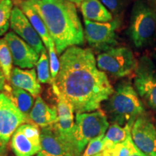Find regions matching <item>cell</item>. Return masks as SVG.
<instances>
[{"label": "cell", "instance_id": "1", "mask_svg": "<svg viewBox=\"0 0 156 156\" xmlns=\"http://www.w3.org/2000/svg\"><path fill=\"white\" fill-rule=\"evenodd\" d=\"M59 61L56 85L75 113L99 110L114 89L106 73L98 67L93 51L72 46L64 51Z\"/></svg>", "mask_w": 156, "mask_h": 156}, {"label": "cell", "instance_id": "2", "mask_svg": "<svg viewBox=\"0 0 156 156\" xmlns=\"http://www.w3.org/2000/svg\"><path fill=\"white\" fill-rule=\"evenodd\" d=\"M26 2L44 21L58 54L62 55L68 48L84 44V30L75 4L65 0Z\"/></svg>", "mask_w": 156, "mask_h": 156}, {"label": "cell", "instance_id": "3", "mask_svg": "<svg viewBox=\"0 0 156 156\" xmlns=\"http://www.w3.org/2000/svg\"><path fill=\"white\" fill-rule=\"evenodd\" d=\"M105 102V113L112 124H134L138 117L145 114L142 101L129 81L119 83Z\"/></svg>", "mask_w": 156, "mask_h": 156}, {"label": "cell", "instance_id": "4", "mask_svg": "<svg viewBox=\"0 0 156 156\" xmlns=\"http://www.w3.org/2000/svg\"><path fill=\"white\" fill-rule=\"evenodd\" d=\"M110 126L103 111L76 114L75 125L67 147L71 156H81L89 142L104 135Z\"/></svg>", "mask_w": 156, "mask_h": 156}, {"label": "cell", "instance_id": "5", "mask_svg": "<svg viewBox=\"0 0 156 156\" xmlns=\"http://www.w3.org/2000/svg\"><path fill=\"white\" fill-rule=\"evenodd\" d=\"M127 34L137 48L151 46L156 40V10L147 0H136L132 7Z\"/></svg>", "mask_w": 156, "mask_h": 156}, {"label": "cell", "instance_id": "6", "mask_svg": "<svg viewBox=\"0 0 156 156\" xmlns=\"http://www.w3.org/2000/svg\"><path fill=\"white\" fill-rule=\"evenodd\" d=\"M96 62L99 69L118 78L127 77L135 73L138 64L132 51L122 46L99 53Z\"/></svg>", "mask_w": 156, "mask_h": 156}, {"label": "cell", "instance_id": "7", "mask_svg": "<svg viewBox=\"0 0 156 156\" xmlns=\"http://www.w3.org/2000/svg\"><path fill=\"white\" fill-rule=\"evenodd\" d=\"M85 39L91 48L97 52H103L116 46L119 41L116 30L120 26L118 17L108 23L84 20Z\"/></svg>", "mask_w": 156, "mask_h": 156}, {"label": "cell", "instance_id": "8", "mask_svg": "<svg viewBox=\"0 0 156 156\" xmlns=\"http://www.w3.org/2000/svg\"><path fill=\"white\" fill-rule=\"evenodd\" d=\"M134 78V88L152 110L156 112V68L153 61L143 56L138 62Z\"/></svg>", "mask_w": 156, "mask_h": 156}, {"label": "cell", "instance_id": "9", "mask_svg": "<svg viewBox=\"0 0 156 156\" xmlns=\"http://www.w3.org/2000/svg\"><path fill=\"white\" fill-rule=\"evenodd\" d=\"M31 123L5 93H0V150L7 147L20 126Z\"/></svg>", "mask_w": 156, "mask_h": 156}, {"label": "cell", "instance_id": "10", "mask_svg": "<svg viewBox=\"0 0 156 156\" xmlns=\"http://www.w3.org/2000/svg\"><path fill=\"white\" fill-rule=\"evenodd\" d=\"M10 140L11 149L15 156H34L41 151V130L33 123L20 126Z\"/></svg>", "mask_w": 156, "mask_h": 156}, {"label": "cell", "instance_id": "11", "mask_svg": "<svg viewBox=\"0 0 156 156\" xmlns=\"http://www.w3.org/2000/svg\"><path fill=\"white\" fill-rule=\"evenodd\" d=\"M134 144L147 156H156V126L147 114L138 117L132 128Z\"/></svg>", "mask_w": 156, "mask_h": 156}, {"label": "cell", "instance_id": "12", "mask_svg": "<svg viewBox=\"0 0 156 156\" xmlns=\"http://www.w3.org/2000/svg\"><path fill=\"white\" fill-rule=\"evenodd\" d=\"M4 38L10 50L15 65L21 69H33L36 67L40 55L30 45L12 31L5 34Z\"/></svg>", "mask_w": 156, "mask_h": 156}, {"label": "cell", "instance_id": "13", "mask_svg": "<svg viewBox=\"0 0 156 156\" xmlns=\"http://www.w3.org/2000/svg\"><path fill=\"white\" fill-rule=\"evenodd\" d=\"M10 28L17 36L30 45L39 55L46 49L41 38L32 26L28 17L17 6L13 7L10 19Z\"/></svg>", "mask_w": 156, "mask_h": 156}, {"label": "cell", "instance_id": "14", "mask_svg": "<svg viewBox=\"0 0 156 156\" xmlns=\"http://www.w3.org/2000/svg\"><path fill=\"white\" fill-rule=\"evenodd\" d=\"M10 83L12 85L21 88L30 93L33 96H40L42 87L39 83L36 69H23L14 67L11 74Z\"/></svg>", "mask_w": 156, "mask_h": 156}, {"label": "cell", "instance_id": "15", "mask_svg": "<svg viewBox=\"0 0 156 156\" xmlns=\"http://www.w3.org/2000/svg\"><path fill=\"white\" fill-rule=\"evenodd\" d=\"M41 156H71L67 146L58 137L53 126L41 129Z\"/></svg>", "mask_w": 156, "mask_h": 156}, {"label": "cell", "instance_id": "16", "mask_svg": "<svg viewBox=\"0 0 156 156\" xmlns=\"http://www.w3.org/2000/svg\"><path fill=\"white\" fill-rule=\"evenodd\" d=\"M29 119L38 127L45 128L54 125L58 121L56 107L50 106L41 96L36 98Z\"/></svg>", "mask_w": 156, "mask_h": 156}, {"label": "cell", "instance_id": "17", "mask_svg": "<svg viewBox=\"0 0 156 156\" xmlns=\"http://www.w3.org/2000/svg\"><path fill=\"white\" fill-rule=\"evenodd\" d=\"M80 7L84 20L108 23L114 20L112 12L99 0H83Z\"/></svg>", "mask_w": 156, "mask_h": 156}, {"label": "cell", "instance_id": "18", "mask_svg": "<svg viewBox=\"0 0 156 156\" xmlns=\"http://www.w3.org/2000/svg\"><path fill=\"white\" fill-rule=\"evenodd\" d=\"M5 93L10 98L17 108L29 119V115L35 103L34 96L24 90L8 84L5 87Z\"/></svg>", "mask_w": 156, "mask_h": 156}, {"label": "cell", "instance_id": "19", "mask_svg": "<svg viewBox=\"0 0 156 156\" xmlns=\"http://www.w3.org/2000/svg\"><path fill=\"white\" fill-rule=\"evenodd\" d=\"M20 8L23 13L28 17L32 26L40 36L44 46H46V48H48L52 39L51 38L49 32H48L44 21L39 16L37 12L27 2L26 0L20 2Z\"/></svg>", "mask_w": 156, "mask_h": 156}, {"label": "cell", "instance_id": "20", "mask_svg": "<svg viewBox=\"0 0 156 156\" xmlns=\"http://www.w3.org/2000/svg\"><path fill=\"white\" fill-rule=\"evenodd\" d=\"M133 124L121 126L117 124H112L103 137L104 148L121 143L132 136V128Z\"/></svg>", "mask_w": 156, "mask_h": 156}, {"label": "cell", "instance_id": "21", "mask_svg": "<svg viewBox=\"0 0 156 156\" xmlns=\"http://www.w3.org/2000/svg\"><path fill=\"white\" fill-rule=\"evenodd\" d=\"M13 59L10 50L5 38L0 39V66L5 73L7 83H10Z\"/></svg>", "mask_w": 156, "mask_h": 156}, {"label": "cell", "instance_id": "22", "mask_svg": "<svg viewBox=\"0 0 156 156\" xmlns=\"http://www.w3.org/2000/svg\"><path fill=\"white\" fill-rule=\"evenodd\" d=\"M49 61L47 54V50L45 49L41 54L38 63L36 64V73L40 83L53 85L55 82L52 80L49 69Z\"/></svg>", "mask_w": 156, "mask_h": 156}, {"label": "cell", "instance_id": "23", "mask_svg": "<svg viewBox=\"0 0 156 156\" xmlns=\"http://www.w3.org/2000/svg\"><path fill=\"white\" fill-rule=\"evenodd\" d=\"M135 145L130 136L125 141L103 149L102 156H130L133 152Z\"/></svg>", "mask_w": 156, "mask_h": 156}, {"label": "cell", "instance_id": "24", "mask_svg": "<svg viewBox=\"0 0 156 156\" xmlns=\"http://www.w3.org/2000/svg\"><path fill=\"white\" fill-rule=\"evenodd\" d=\"M13 7L12 0H1L0 2V37L7 32L10 26V19Z\"/></svg>", "mask_w": 156, "mask_h": 156}, {"label": "cell", "instance_id": "25", "mask_svg": "<svg viewBox=\"0 0 156 156\" xmlns=\"http://www.w3.org/2000/svg\"><path fill=\"white\" fill-rule=\"evenodd\" d=\"M48 50V55H49V62H50V71L52 80L54 82L56 81V77L58 75L60 69V61L57 56V53L55 48V44L53 41L51 40Z\"/></svg>", "mask_w": 156, "mask_h": 156}, {"label": "cell", "instance_id": "26", "mask_svg": "<svg viewBox=\"0 0 156 156\" xmlns=\"http://www.w3.org/2000/svg\"><path fill=\"white\" fill-rule=\"evenodd\" d=\"M104 135H101L90 142L81 156H94L102 152L104 148V142H103Z\"/></svg>", "mask_w": 156, "mask_h": 156}, {"label": "cell", "instance_id": "27", "mask_svg": "<svg viewBox=\"0 0 156 156\" xmlns=\"http://www.w3.org/2000/svg\"><path fill=\"white\" fill-rule=\"evenodd\" d=\"M112 15H118L122 11L124 0H99Z\"/></svg>", "mask_w": 156, "mask_h": 156}, {"label": "cell", "instance_id": "28", "mask_svg": "<svg viewBox=\"0 0 156 156\" xmlns=\"http://www.w3.org/2000/svg\"><path fill=\"white\" fill-rule=\"evenodd\" d=\"M7 81L6 80L5 73H4L1 66H0V91L5 90V87L7 85Z\"/></svg>", "mask_w": 156, "mask_h": 156}, {"label": "cell", "instance_id": "29", "mask_svg": "<svg viewBox=\"0 0 156 156\" xmlns=\"http://www.w3.org/2000/svg\"><path fill=\"white\" fill-rule=\"evenodd\" d=\"M130 156H147L145 155V154H144L143 153H142V151H140L139 149H138L137 147H134V149L133 152H132L131 155Z\"/></svg>", "mask_w": 156, "mask_h": 156}, {"label": "cell", "instance_id": "30", "mask_svg": "<svg viewBox=\"0 0 156 156\" xmlns=\"http://www.w3.org/2000/svg\"><path fill=\"white\" fill-rule=\"evenodd\" d=\"M65 1L69 2L75 4V5H77V6H78V7H79V6H80L81 3L83 2V0H65Z\"/></svg>", "mask_w": 156, "mask_h": 156}, {"label": "cell", "instance_id": "31", "mask_svg": "<svg viewBox=\"0 0 156 156\" xmlns=\"http://www.w3.org/2000/svg\"><path fill=\"white\" fill-rule=\"evenodd\" d=\"M0 156H8V151H7V147L5 149L0 150Z\"/></svg>", "mask_w": 156, "mask_h": 156}, {"label": "cell", "instance_id": "32", "mask_svg": "<svg viewBox=\"0 0 156 156\" xmlns=\"http://www.w3.org/2000/svg\"><path fill=\"white\" fill-rule=\"evenodd\" d=\"M148 1V2H151V3H153V4H154V5H156V0H147Z\"/></svg>", "mask_w": 156, "mask_h": 156}, {"label": "cell", "instance_id": "33", "mask_svg": "<svg viewBox=\"0 0 156 156\" xmlns=\"http://www.w3.org/2000/svg\"><path fill=\"white\" fill-rule=\"evenodd\" d=\"M94 156H102V155H101V153L96 154V155H95Z\"/></svg>", "mask_w": 156, "mask_h": 156}, {"label": "cell", "instance_id": "34", "mask_svg": "<svg viewBox=\"0 0 156 156\" xmlns=\"http://www.w3.org/2000/svg\"><path fill=\"white\" fill-rule=\"evenodd\" d=\"M36 156H41V155H38H38H36Z\"/></svg>", "mask_w": 156, "mask_h": 156}, {"label": "cell", "instance_id": "35", "mask_svg": "<svg viewBox=\"0 0 156 156\" xmlns=\"http://www.w3.org/2000/svg\"><path fill=\"white\" fill-rule=\"evenodd\" d=\"M0 2H1V0H0Z\"/></svg>", "mask_w": 156, "mask_h": 156}, {"label": "cell", "instance_id": "36", "mask_svg": "<svg viewBox=\"0 0 156 156\" xmlns=\"http://www.w3.org/2000/svg\"><path fill=\"white\" fill-rule=\"evenodd\" d=\"M155 126H156V125H155Z\"/></svg>", "mask_w": 156, "mask_h": 156}]
</instances>
